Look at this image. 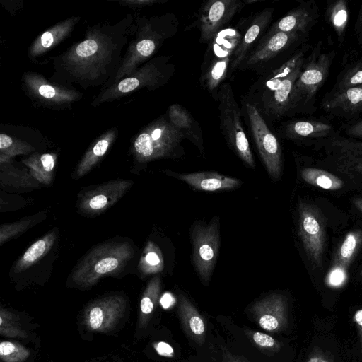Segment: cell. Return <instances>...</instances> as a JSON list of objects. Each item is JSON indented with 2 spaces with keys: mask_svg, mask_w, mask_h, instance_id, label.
<instances>
[{
  "mask_svg": "<svg viewBox=\"0 0 362 362\" xmlns=\"http://www.w3.org/2000/svg\"><path fill=\"white\" fill-rule=\"evenodd\" d=\"M189 327L193 333L199 335L204 331V325L202 320L197 316H193L189 320Z\"/></svg>",
  "mask_w": 362,
  "mask_h": 362,
  "instance_id": "60d3db41",
  "label": "cell"
},
{
  "mask_svg": "<svg viewBox=\"0 0 362 362\" xmlns=\"http://www.w3.org/2000/svg\"><path fill=\"white\" fill-rule=\"evenodd\" d=\"M112 139L113 136L112 134H107L104 138L98 140L87 151L75 171L74 177L76 178L85 175L97 164L107 151Z\"/></svg>",
  "mask_w": 362,
  "mask_h": 362,
  "instance_id": "603a6c76",
  "label": "cell"
},
{
  "mask_svg": "<svg viewBox=\"0 0 362 362\" xmlns=\"http://www.w3.org/2000/svg\"><path fill=\"white\" fill-rule=\"evenodd\" d=\"M155 348L157 352L161 356H171L173 353V348L165 342H159L156 346Z\"/></svg>",
  "mask_w": 362,
  "mask_h": 362,
  "instance_id": "b9f144b4",
  "label": "cell"
},
{
  "mask_svg": "<svg viewBox=\"0 0 362 362\" xmlns=\"http://www.w3.org/2000/svg\"><path fill=\"white\" fill-rule=\"evenodd\" d=\"M361 241V234L358 232L349 233L343 240L335 258V265L346 269L356 253Z\"/></svg>",
  "mask_w": 362,
  "mask_h": 362,
  "instance_id": "4316f807",
  "label": "cell"
},
{
  "mask_svg": "<svg viewBox=\"0 0 362 362\" xmlns=\"http://www.w3.org/2000/svg\"><path fill=\"white\" fill-rule=\"evenodd\" d=\"M300 174L306 182L324 189L337 190L344 185L338 177L324 170L305 168L302 170Z\"/></svg>",
  "mask_w": 362,
  "mask_h": 362,
  "instance_id": "cb8c5ba5",
  "label": "cell"
},
{
  "mask_svg": "<svg viewBox=\"0 0 362 362\" xmlns=\"http://www.w3.org/2000/svg\"><path fill=\"white\" fill-rule=\"evenodd\" d=\"M33 177L42 184L49 185L53 180L55 156L50 153L32 156L23 160Z\"/></svg>",
  "mask_w": 362,
  "mask_h": 362,
  "instance_id": "7402d4cb",
  "label": "cell"
},
{
  "mask_svg": "<svg viewBox=\"0 0 362 362\" xmlns=\"http://www.w3.org/2000/svg\"><path fill=\"white\" fill-rule=\"evenodd\" d=\"M193 262L201 278L208 281L218 255L220 235L218 221L197 225L192 230Z\"/></svg>",
  "mask_w": 362,
  "mask_h": 362,
  "instance_id": "9c48e42d",
  "label": "cell"
},
{
  "mask_svg": "<svg viewBox=\"0 0 362 362\" xmlns=\"http://www.w3.org/2000/svg\"><path fill=\"white\" fill-rule=\"evenodd\" d=\"M220 127L228 144L250 168L255 161L244 132L239 106L229 83H223L218 93Z\"/></svg>",
  "mask_w": 362,
  "mask_h": 362,
  "instance_id": "5b68a950",
  "label": "cell"
},
{
  "mask_svg": "<svg viewBox=\"0 0 362 362\" xmlns=\"http://www.w3.org/2000/svg\"><path fill=\"white\" fill-rule=\"evenodd\" d=\"M38 93L44 98L47 99L62 100L69 99V95L67 93L57 89L48 84H40L37 88Z\"/></svg>",
  "mask_w": 362,
  "mask_h": 362,
  "instance_id": "e575fe53",
  "label": "cell"
},
{
  "mask_svg": "<svg viewBox=\"0 0 362 362\" xmlns=\"http://www.w3.org/2000/svg\"><path fill=\"white\" fill-rule=\"evenodd\" d=\"M127 241H110L94 247L74 268L71 277L80 288L94 286L102 277L114 275L127 265L134 255Z\"/></svg>",
  "mask_w": 362,
  "mask_h": 362,
  "instance_id": "6da1fadb",
  "label": "cell"
},
{
  "mask_svg": "<svg viewBox=\"0 0 362 362\" xmlns=\"http://www.w3.org/2000/svg\"><path fill=\"white\" fill-rule=\"evenodd\" d=\"M326 17L337 33L339 40L342 41L348 23V10L344 0L334 1L327 9Z\"/></svg>",
  "mask_w": 362,
  "mask_h": 362,
  "instance_id": "484cf974",
  "label": "cell"
},
{
  "mask_svg": "<svg viewBox=\"0 0 362 362\" xmlns=\"http://www.w3.org/2000/svg\"><path fill=\"white\" fill-rule=\"evenodd\" d=\"M129 180L117 179L82 192L78 200L81 213L97 215L114 205L132 186Z\"/></svg>",
  "mask_w": 362,
  "mask_h": 362,
  "instance_id": "7c38bea8",
  "label": "cell"
},
{
  "mask_svg": "<svg viewBox=\"0 0 362 362\" xmlns=\"http://www.w3.org/2000/svg\"><path fill=\"white\" fill-rule=\"evenodd\" d=\"M345 133L351 138H362V119L348 126Z\"/></svg>",
  "mask_w": 362,
  "mask_h": 362,
  "instance_id": "ab89813d",
  "label": "cell"
},
{
  "mask_svg": "<svg viewBox=\"0 0 362 362\" xmlns=\"http://www.w3.org/2000/svg\"><path fill=\"white\" fill-rule=\"evenodd\" d=\"M300 33L278 32L267 34L252 52H250L244 64L247 66L262 64L287 49L296 41Z\"/></svg>",
  "mask_w": 362,
  "mask_h": 362,
  "instance_id": "5bb4252c",
  "label": "cell"
},
{
  "mask_svg": "<svg viewBox=\"0 0 362 362\" xmlns=\"http://www.w3.org/2000/svg\"><path fill=\"white\" fill-rule=\"evenodd\" d=\"M98 49V45L94 40L89 39L80 43L76 49V54L78 58H87L93 55Z\"/></svg>",
  "mask_w": 362,
  "mask_h": 362,
  "instance_id": "d590c367",
  "label": "cell"
},
{
  "mask_svg": "<svg viewBox=\"0 0 362 362\" xmlns=\"http://www.w3.org/2000/svg\"><path fill=\"white\" fill-rule=\"evenodd\" d=\"M332 57V54L322 53L305 59L294 84L289 110L312 102L328 76Z\"/></svg>",
  "mask_w": 362,
  "mask_h": 362,
  "instance_id": "8992f818",
  "label": "cell"
},
{
  "mask_svg": "<svg viewBox=\"0 0 362 362\" xmlns=\"http://www.w3.org/2000/svg\"><path fill=\"white\" fill-rule=\"evenodd\" d=\"M253 339L257 344L264 347L272 346L275 343L272 337L261 332L255 333Z\"/></svg>",
  "mask_w": 362,
  "mask_h": 362,
  "instance_id": "f35d334b",
  "label": "cell"
},
{
  "mask_svg": "<svg viewBox=\"0 0 362 362\" xmlns=\"http://www.w3.org/2000/svg\"><path fill=\"white\" fill-rule=\"evenodd\" d=\"M273 12V8H266L252 18L234 52L230 66L231 71H235L243 62L252 46L269 25Z\"/></svg>",
  "mask_w": 362,
  "mask_h": 362,
  "instance_id": "9a60e30c",
  "label": "cell"
},
{
  "mask_svg": "<svg viewBox=\"0 0 362 362\" xmlns=\"http://www.w3.org/2000/svg\"><path fill=\"white\" fill-rule=\"evenodd\" d=\"M346 277V269L334 264L327 276V282L331 286H338L344 282Z\"/></svg>",
  "mask_w": 362,
  "mask_h": 362,
  "instance_id": "8d00e7d4",
  "label": "cell"
},
{
  "mask_svg": "<svg viewBox=\"0 0 362 362\" xmlns=\"http://www.w3.org/2000/svg\"><path fill=\"white\" fill-rule=\"evenodd\" d=\"M245 109L259 155L269 174L278 178L281 170V149L276 136L271 132L259 110L247 103Z\"/></svg>",
  "mask_w": 362,
  "mask_h": 362,
  "instance_id": "52a82bcc",
  "label": "cell"
},
{
  "mask_svg": "<svg viewBox=\"0 0 362 362\" xmlns=\"http://www.w3.org/2000/svg\"><path fill=\"white\" fill-rule=\"evenodd\" d=\"M126 300L123 296L112 294L98 298L86 308L83 323L91 331L107 332L124 316Z\"/></svg>",
  "mask_w": 362,
  "mask_h": 362,
  "instance_id": "30bf717a",
  "label": "cell"
},
{
  "mask_svg": "<svg viewBox=\"0 0 362 362\" xmlns=\"http://www.w3.org/2000/svg\"><path fill=\"white\" fill-rule=\"evenodd\" d=\"M361 274H362V271H361Z\"/></svg>",
  "mask_w": 362,
  "mask_h": 362,
  "instance_id": "681fc988",
  "label": "cell"
},
{
  "mask_svg": "<svg viewBox=\"0 0 362 362\" xmlns=\"http://www.w3.org/2000/svg\"><path fill=\"white\" fill-rule=\"evenodd\" d=\"M168 117L173 125L182 132L185 138L189 139L200 150H203L202 129L185 107L177 103L171 105L168 108Z\"/></svg>",
  "mask_w": 362,
  "mask_h": 362,
  "instance_id": "ac0fdd59",
  "label": "cell"
},
{
  "mask_svg": "<svg viewBox=\"0 0 362 362\" xmlns=\"http://www.w3.org/2000/svg\"><path fill=\"white\" fill-rule=\"evenodd\" d=\"M242 34L233 28L220 30L209 42L202 66L201 81L209 91L225 79Z\"/></svg>",
  "mask_w": 362,
  "mask_h": 362,
  "instance_id": "3957f363",
  "label": "cell"
},
{
  "mask_svg": "<svg viewBox=\"0 0 362 362\" xmlns=\"http://www.w3.org/2000/svg\"><path fill=\"white\" fill-rule=\"evenodd\" d=\"M163 267L164 262L161 250L153 242H148L139 262V271L145 275H149L163 271Z\"/></svg>",
  "mask_w": 362,
  "mask_h": 362,
  "instance_id": "d4e9b609",
  "label": "cell"
},
{
  "mask_svg": "<svg viewBox=\"0 0 362 362\" xmlns=\"http://www.w3.org/2000/svg\"><path fill=\"white\" fill-rule=\"evenodd\" d=\"M0 150L1 160H8L10 157L26 153L30 151L28 146L14 141L10 136L6 134H0Z\"/></svg>",
  "mask_w": 362,
  "mask_h": 362,
  "instance_id": "d6a6232c",
  "label": "cell"
},
{
  "mask_svg": "<svg viewBox=\"0 0 362 362\" xmlns=\"http://www.w3.org/2000/svg\"><path fill=\"white\" fill-rule=\"evenodd\" d=\"M0 334L7 337H28L26 332L21 327L18 317L2 308L0 310Z\"/></svg>",
  "mask_w": 362,
  "mask_h": 362,
  "instance_id": "83f0119b",
  "label": "cell"
},
{
  "mask_svg": "<svg viewBox=\"0 0 362 362\" xmlns=\"http://www.w3.org/2000/svg\"><path fill=\"white\" fill-rule=\"evenodd\" d=\"M319 144L337 169L362 175L361 141L333 134L321 139Z\"/></svg>",
  "mask_w": 362,
  "mask_h": 362,
  "instance_id": "8fae6325",
  "label": "cell"
},
{
  "mask_svg": "<svg viewBox=\"0 0 362 362\" xmlns=\"http://www.w3.org/2000/svg\"><path fill=\"white\" fill-rule=\"evenodd\" d=\"M30 351L20 344L3 341L0 343V358L4 362H23Z\"/></svg>",
  "mask_w": 362,
  "mask_h": 362,
  "instance_id": "f546056e",
  "label": "cell"
},
{
  "mask_svg": "<svg viewBox=\"0 0 362 362\" xmlns=\"http://www.w3.org/2000/svg\"><path fill=\"white\" fill-rule=\"evenodd\" d=\"M333 132L329 124L309 120H296L289 122L285 129L286 136L293 139H324Z\"/></svg>",
  "mask_w": 362,
  "mask_h": 362,
  "instance_id": "ffe728a7",
  "label": "cell"
},
{
  "mask_svg": "<svg viewBox=\"0 0 362 362\" xmlns=\"http://www.w3.org/2000/svg\"><path fill=\"white\" fill-rule=\"evenodd\" d=\"M260 326L268 331L276 329L279 327V320L274 315H264L259 319Z\"/></svg>",
  "mask_w": 362,
  "mask_h": 362,
  "instance_id": "74e56055",
  "label": "cell"
},
{
  "mask_svg": "<svg viewBox=\"0 0 362 362\" xmlns=\"http://www.w3.org/2000/svg\"><path fill=\"white\" fill-rule=\"evenodd\" d=\"M298 231L312 265L322 268L325 242L324 223L317 209L308 203L299 204Z\"/></svg>",
  "mask_w": 362,
  "mask_h": 362,
  "instance_id": "ba28073f",
  "label": "cell"
},
{
  "mask_svg": "<svg viewBox=\"0 0 362 362\" xmlns=\"http://www.w3.org/2000/svg\"><path fill=\"white\" fill-rule=\"evenodd\" d=\"M173 303L174 298L169 293L164 294L160 299V303L164 308H169L173 304Z\"/></svg>",
  "mask_w": 362,
  "mask_h": 362,
  "instance_id": "ee69618b",
  "label": "cell"
},
{
  "mask_svg": "<svg viewBox=\"0 0 362 362\" xmlns=\"http://www.w3.org/2000/svg\"><path fill=\"white\" fill-rule=\"evenodd\" d=\"M243 6L239 0H210L199 13L200 42H209Z\"/></svg>",
  "mask_w": 362,
  "mask_h": 362,
  "instance_id": "4fadbf2b",
  "label": "cell"
},
{
  "mask_svg": "<svg viewBox=\"0 0 362 362\" xmlns=\"http://www.w3.org/2000/svg\"><path fill=\"white\" fill-rule=\"evenodd\" d=\"M310 362H325V361H322V360L318 359V358H314V359H312V360L310 361Z\"/></svg>",
  "mask_w": 362,
  "mask_h": 362,
  "instance_id": "7dc6e473",
  "label": "cell"
},
{
  "mask_svg": "<svg viewBox=\"0 0 362 362\" xmlns=\"http://www.w3.org/2000/svg\"><path fill=\"white\" fill-rule=\"evenodd\" d=\"M36 219L37 218L33 216L22 218L16 222L2 224L0 227V244L2 245L11 238L24 233L35 224Z\"/></svg>",
  "mask_w": 362,
  "mask_h": 362,
  "instance_id": "f1b7e54d",
  "label": "cell"
},
{
  "mask_svg": "<svg viewBox=\"0 0 362 362\" xmlns=\"http://www.w3.org/2000/svg\"><path fill=\"white\" fill-rule=\"evenodd\" d=\"M362 84V62H359L341 75L335 85V92Z\"/></svg>",
  "mask_w": 362,
  "mask_h": 362,
  "instance_id": "4dcf8cb0",
  "label": "cell"
},
{
  "mask_svg": "<svg viewBox=\"0 0 362 362\" xmlns=\"http://www.w3.org/2000/svg\"><path fill=\"white\" fill-rule=\"evenodd\" d=\"M354 29L356 33L358 34V35H360L361 33H362V4L360 8L357 20L356 21Z\"/></svg>",
  "mask_w": 362,
  "mask_h": 362,
  "instance_id": "f6af8a7d",
  "label": "cell"
},
{
  "mask_svg": "<svg viewBox=\"0 0 362 362\" xmlns=\"http://www.w3.org/2000/svg\"><path fill=\"white\" fill-rule=\"evenodd\" d=\"M184 138L168 117L160 118L145 129L134 141L135 157L139 162L171 157L178 152Z\"/></svg>",
  "mask_w": 362,
  "mask_h": 362,
  "instance_id": "277c9868",
  "label": "cell"
},
{
  "mask_svg": "<svg viewBox=\"0 0 362 362\" xmlns=\"http://www.w3.org/2000/svg\"><path fill=\"white\" fill-rule=\"evenodd\" d=\"M354 204L356 206L362 211V198L356 199L354 201Z\"/></svg>",
  "mask_w": 362,
  "mask_h": 362,
  "instance_id": "bcb514c9",
  "label": "cell"
},
{
  "mask_svg": "<svg viewBox=\"0 0 362 362\" xmlns=\"http://www.w3.org/2000/svg\"><path fill=\"white\" fill-rule=\"evenodd\" d=\"M359 40H360L361 43L362 44V33L359 35Z\"/></svg>",
  "mask_w": 362,
  "mask_h": 362,
  "instance_id": "c3c4849f",
  "label": "cell"
},
{
  "mask_svg": "<svg viewBox=\"0 0 362 362\" xmlns=\"http://www.w3.org/2000/svg\"><path fill=\"white\" fill-rule=\"evenodd\" d=\"M67 30L68 27L66 25H61L44 33L39 40L35 44L33 52L34 53H40L50 47Z\"/></svg>",
  "mask_w": 362,
  "mask_h": 362,
  "instance_id": "836d02e7",
  "label": "cell"
},
{
  "mask_svg": "<svg viewBox=\"0 0 362 362\" xmlns=\"http://www.w3.org/2000/svg\"><path fill=\"white\" fill-rule=\"evenodd\" d=\"M177 177L197 189L209 192L233 189L241 185V182L236 178L215 172L182 174L179 175Z\"/></svg>",
  "mask_w": 362,
  "mask_h": 362,
  "instance_id": "e0dca14e",
  "label": "cell"
},
{
  "mask_svg": "<svg viewBox=\"0 0 362 362\" xmlns=\"http://www.w3.org/2000/svg\"><path fill=\"white\" fill-rule=\"evenodd\" d=\"M354 320L357 325L362 354V309H358L354 314Z\"/></svg>",
  "mask_w": 362,
  "mask_h": 362,
  "instance_id": "7bdbcfd3",
  "label": "cell"
},
{
  "mask_svg": "<svg viewBox=\"0 0 362 362\" xmlns=\"http://www.w3.org/2000/svg\"><path fill=\"white\" fill-rule=\"evenodd\" d=\"M57 235L55 231L49 232L32 244L15 264L14 272L28 269L45 256L54 245Z\"/></svg>",
  "mask_w": 362,
  "mask_h": 362,
  "instance_id": "44dd1931",
  "label": "cell"
},
{
  "mask_svg": "<svg viewBox=\"0 0 362 362\" xmlns=\"http://www.w3.org/2000/svg\"><path fill=\"white\" fill-rule=\"evenodd\" d=\"M315 18L313 11L308 6H300L274 23L267 34L278 32L300 34L308 28Z\"/></svg>",
  "mask_w": 362,
  "mask_h": 362,
  "instance_id": "d6986e66",
  "label": "cell"
},
{
  "mask_svg": "<svg viewBox=\"0 0 362 362\" xmlns=\"http://www.w3.org/2000/svg\"><path fill=\"white\" fill-rule=\"evenodd\" d=\"M324 109L333 115H352L362 111V84L334 92L324 103Z\"/></svg>",
  "mask_w": 362,
  "mask_h": 362,
  "instance_id": "2e32d148",
  "label": "cell"
},
{
  "mask_svg": "<svg viewBox=\"0 0 362 362\" xmlns=\"http://www.w3.org/2000/svg\"><path fill=\"white\" fill-rule=\"evenodd\" d=\"M159 288L160 278L156 276L149 282L141 299L140 310L143 315H149L153 311Z\"/></svg>",
  "mask_w": 362,
  "mask_h": 362,
  "instance_id": "1f68e13d",
  "label": "cell"
},
{
  "mask_svg": "<svg viewBox=\"0 0 362 362\" xmlns=\"http://www.w3.org/2000/svg\"><path fill=\"white\" fill-rule=\"evenodd\" d=\"M305 61V52L301 50L266 78L261 88L262 108L266 114L281 117L289 111L294 84Z\"/></svg>",
  "mask_w": 362,
  "mask_h": 362,
  "instance_id": "7a4b0ae2",
  "label": "cell"
}]
</instances>
